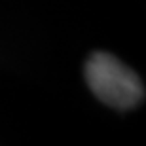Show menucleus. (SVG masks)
<instances>
[{
  "label": "nucleus",
  "mask_w": 146,
  "mask_h": 146,
  "mask_svg": "<svg viewBox=\"0 0 146 146\" xmlns=\"http://www.w3.org/2000/svg\"><path fill=\"white\" fill-rule=\"evenodd\" d=\"M86 80L97 99L118 110H129L144 99V86L114 55L97 51L86 63Z\"/></svg>",
  "instance_id": "1"
}]
</instances>
